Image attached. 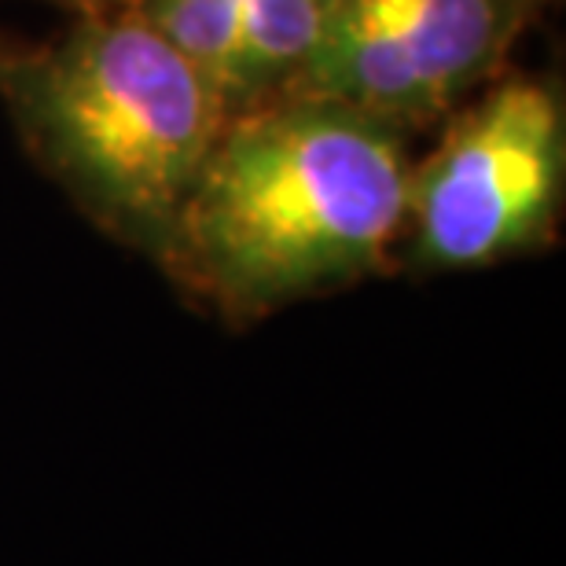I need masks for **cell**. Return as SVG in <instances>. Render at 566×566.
Segmentation results:
<instances>
[{
    "label": "cell",
    "mask_w": 566,
    "mask_h": 566,
    "mask_svg": "<svg viewBox=\"0 0 566 566\" xmlns=\"http://www.w3.org/2000/svg\"><path fill=\"white\" fill-rule=\"evenodd\" d=\"M412 129L280 93L235 111L199 174L163 276L232 327L398 269Z\"/></svg>",
    "instance_id": "1"
},
{
    "label": "cell",
    "mask_w": 566,
    "mask_h": 566,
    "mask_svg": "<svg viewBox=\"0 0 566 566\" xmlns=\"http://www.w3.org/2000/svg\"><path fill=\"white\" fill-rule=\"evenodd\" d=\"M0 99L77 213L163 269L232 107L144 11H88L55 41L22 44L0 66Z\"/></svg>",
    "instance_id": "2"
},
{
    "label": "cell",
    "mask_w": 566,
    "mask_h": 566,
    "mask_svg": "<svg viewBox=\"0 0 566 566\" xmlns=\"http://www.w3.org/2000/svg\"><path fill=\"white\" fill-rule=\"evenodd\" d=\"M566 207V104L552 74H496L409 177L398 269L479 273L545 254Z\"/></svg>",
    "instance_id": "3"
},
{
    "label": "cell",
    "mask_w": 566,
    "mask_h": 566,
    "mask_svg": "<svg viewBox=\"0 0 566 566\" xmlns=\"http://www.w3.org/2000/svg\"><path fill=\"white\" fill-rule=\"evenodd\" d=\"M530 0H335L287 93L324 96L423 129L504 74Z\"/></svg>",
    "instance_id": "4"
},
{
    "label": "cell",
    "mask_w": 566,
    "mask_h": 566,
    "mask_svg": "<svg viewBox=\"0 0 566 566\" xmlns=\"http://www.w3.org/2000/svg\"><path fill=\"white\" fill-rule=\"evenodd\" d=\"M335 0H243L232 115L287 93L310 63Z\"/></svg>",
    "instance_id": "5"
},
{
    "label": "cell",
    "mask_w": 566,
    "mask_h": 566,
    "mask_svg": "<svg viewBox=\"0 0 566 566\" xmlns=\"http://www.w3.org/2000/svg\"><path fill=\"white\" fill-rule=\"evenodd\" d=\"M137 8L232 107L243 0H137Z\"/></svg>",
    "instance_id": "6"
},
{
    "label": "cell",
    "mask_w": 566,
    "mask_h": 566,
    "mask_svg": "<svg viewBox=\"0 0 566 566\" xmlns=\"http://www.w3.org/2000/svg\"><path fill=\"white\" fill-rule=\"evenodd\" d=\"M41 4H55V8H66V11H71V15H88V11L126 8V4H137V0H41Z\"/></svg>",
    "instance_id": "7"
},
{
    "label": "cell",
    "mask_w": 566,
    "mask_h": 566,
    "mask_svg": "<svg viewBox=\"0 0 566 566\" xmlns=\"http://www.w3.org/2000/svg\"><path fill=\"white\" fill-rule=\"evenodd\" d=\"M19 49H22L19 41H11V38H4V33H0V66H4V63H8L11 55H15Z\"/></svg>",
    "instance_id": "8"
},
{
    "label": "cell",
    "mask_w": 566,
    "mask_h": 566,
    "mask_svg": "<svg viewBox=\"0 0 566 566\" xmlns=\"http://www.w3.org/2000/svg\"><path fill=\"white\" fill-rule=\"evenodd\" d=\"M552 4H556V0H530V8H534L537 15H541V11H548Z\"/></svg>",
    "instance_id": "9"
}]
</instances>
